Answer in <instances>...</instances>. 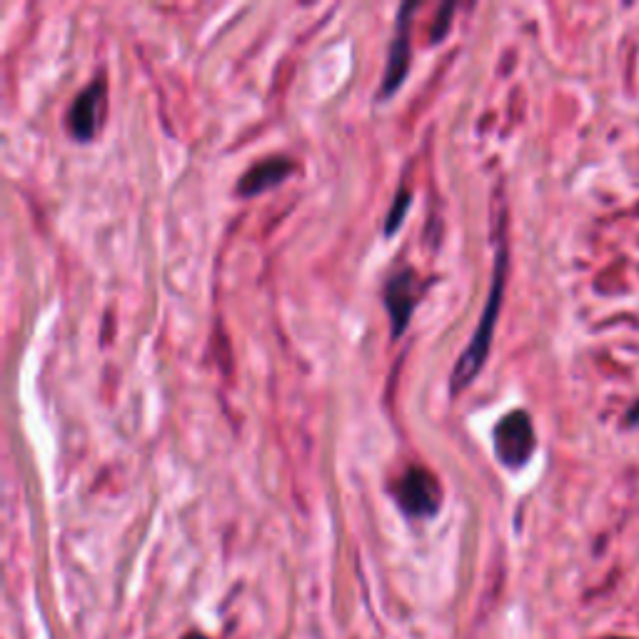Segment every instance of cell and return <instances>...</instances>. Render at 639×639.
I'll return each mask as SVG.
<instances>
[{
    "label": "cell",
    "mask_w": 639,
    "mask_h": 639,
    "mask_svg": "<svg viewBox=\"0 0 639 639\" xmlns=\"http://www.w3.org/2000/svg\"><path fill=\"white\" fill-rule=\"evenodd\" d=\"M505 275H507V250H505V245H502L500 253H497L495 278H492L490 298H487L485 310H482L480 325H477L475 335H472V342L467 345V350L460 355L455 370H452V377H450L452 395L467 390V387L472 385V380L477 377V372L485 367L487 352H490V345H492V335H495L497 318H500L502 293H505Z\"/></svg>",
    "instance_id": "6da1fadb"
},
{
    "label": "cell",
    "mask_w": 639,
    "mask_h": 639,
    "mask_svg": "<svg viewBox=\"0 0 639 639\" xmlns=\"http://www.w3.org/2000/svg\"><path fill=\"white\" fill-rule=\"evenodd\" d=\"M395 495L405 515L410 517H432L442 505L440 480L427 467H410L397 480Z\"/></svg>",
    "instance_id": "7a4b0ae2"
},
{
    "label": "cell",
    "mask_w": 639,
    "mask_h": 639,
    "mask_svg": "<svg viewBox=\"0 0 639 639\" xmlns=\"http://www.w3.org/2000/svg\"><path fill=\"white\" fill-rule=\"evenodd\" d=\"M495 452L502 465L522 467L535 452V427L525 410H515L495 427Z\"/></svg>",
    "instance_id": "3957f363"
},
{
    "label": "cell",
    "mask_w": 639,
    "mask_h": 639,
    "mask_svg": "<svg viewBox=\"0 0 639 639\" xmlns=\"http://www.w3.org/2000/svg\"><path fill=\"white\" fill-rule=\"evenodd\" d=\"M105 105H108V83L103 78L93 80L85 90L75 95L68 110V128L75 140H93L103 125Z\"/></svg>",
    "instance_id": "277c9868"
},
{
    "label": "cell",
    "mask_w": 639,
    "mask_h": 639,
    "mask_svg": "<svg viewBox=\"0 0 639 639\" xmlns=\"http://www.w3.org/2000/svg\"><path fill=\"white\" fill-rule=\"evenodd\" d=\"M420 293V278L412 270H402V273H395L387 280L382 298H385V308L390 313L392 337H400L405 332L407 322L420 303Z\"/></svg>",
    "instance_id": "5b68a950"
},
{
    "label": "cell",
    "mask_w": 639,
    "mask_h": 639,
    "mask_svg": "<svg viewBox=\"0 0 639 639\" xmlns=\"http://www.w3.org/2000/svg\"><path fill=\"white\" fill-rule=\"evenodd\" d=\"M415 3H405L397 13V30L392 38L390 55H387L385 78H382V98H390L405 80L407 68H410V15L415 13Z\"/></svg>",
    "instance_id": "8992f818"
},
{
    "label": "cell",
    "mask_w": 639,
    "mask_h": 639,
    "mask_svg": "<svg viewBox=\"0 0 639 639\" xmlns=\"http://www.w3.org/2000/svg\"><path fill=\"white\" fill-rule=\"evenodd\" d=\"M295 173V163L290 158H265L260 163H255L248 173L240 178L238 190L245 198H253V195L265 193V190L275 188V185L283 183L288 175Z\"/></svg>",
    "instance_id": "52a82bcc"
},
{
    "label": "cell",
    "mask_w": 639,
    "mask_h": 639,
    "mask_svg": "<svg viewBox=\"0 0 639 639\" xmlns=\"http://www.w3.org/2000/svg\"><path fill=\"white\" fill-rule=\"evenodd\" d=\"M407 208H410V190L400 188V190H397L395 203H392L390 213H387V220H385V235H387V238H390V235H395V230L400 228L402 220H405Z\"/></svg>",
    "instance_id": "ba28073f"
},
{
    "label": "cell",
    "mask_w": 639,
    "mask_h": 639,
    "mask_svg": "<svg viewBox=\"0 0 639 639\" xmlns=\"http://www.w3.org/2000/svg\"><path fill=\"white\" fill-rule=\"evenodd\" d=\"M452 13H455V5H452V3L442 5L440 13H437L435 28H432V33H430L432 43H437V40L445 38V35H447V28H450V18H452Z\"/></svg>",
    "instance_id": "9c48e42d"
}]
</instances>
